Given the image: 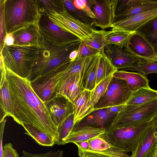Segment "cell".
Returning a JSON list of instances; mask_svg holds the SVG:
<instances>
[{
  "mask_svg": "<svg viewBox=\"0 0 157 157\" xmlns=\"http://www.w3.org/2000/svg\"><path fill=\"white\" fill-rule=\"evenodd\" d=\"M6 69L13 106V120L21 125L26 124L35 126L56 142L58 136L57 127L52 121L45 103L32 87L30 81Z\"/></svg>",
  "mask_w": 157,
  "mask_h": 157,
  "instance_id": "obj_1",
  "label": "cell"
},
{
  "mask_svg": "<svg viewBox=\"0 0 157 157\" xmlns=\"http://www.w3.org/2000/svg\"><path fill=\"white\" fill-rule=\"evenodd\" d=\"M41 14L36 0H5V34L31 24L39 23Z\"/></svg>",
  "mask_w": 157,
  "mask_h": 157,
  "instance_id": "obj_2",
  "label": "cell"
},
{
  "mask_svg": "<svg viewBox=\"0 0 157 157\" xmlns=\"http://www.w3.org/2000/svg\"><path fill=\"white\" fill-rule=\"evenodd\" d=\"M39 50V48L34 46L4 45L0 49V56L7 69L29 80L38 60Z\"/></svg>",
  "mask_w": 157,
  "mask_h": 157,
  "instance_id": "obj_3",
  "label": "cell"
},
{
  "mask_svg": "<svg viewBox=\"0 0 157 157\" xmlns=\"http://www.w3.org/2000/svg\"><path fill=\"white\" fill-rule=\"evenodd\" d=\"M81 41L62 46L52 44L44 38L39 48L38 58L33 67L29 80L32 81L69 59L71 52L78 49Z\"/></svg>",
  "mask_w": 157,
  "mask_h": 157,
  "instance_id": "obj_4",
  "label": "cell"
},
{
  "mask_svg": "<svg viewBox=\"0 0 157 157\" xmlns=\"http://www.w3.org/2000/svg\"><path fill=\"white\" fill-rule=\"evenodd\" d=\"M157 114V99L139 105H126L115 117L108 128L137 126L151 121Z\"/></svg>",
  "mask_w": 157,
  "mask_h": 157,
  "instance_id": "obj_5",
  "label": "cell"
},
{
  "mask_svg": "<svg viewBox=\"0 0 157 157\" xmlns=\"http://www.w3.org/2000/svg\"><path fill=\"white\" fill-rule=\"evenodd\" d=\"M151 123V121L136 127L110 128L106 130L105 134L115 147L127 152H133Z\"/></svg>",
  "mask_w": 157,
  "mask_h": 157,
  "instance_id": "obj_6",
  "label": "cell"
},
{
  "mask_svg": "<svg viewBox=\"0 0 157 157\" xmlns=\"http://www.w3.org/2000/svg\"><path fill=\"white\" fill-rule=\"evenodd\" d=\"M64 62L59 65L30 82L35 93L44 103L56 95L58 86L66 78Z\"/></svg>",
  "mask_w": 157,
  "mask_h": 157,
  "instance_id": "obj_7",
  "label": "cell"
},
{
  "mask_svg": "<svg viewBox=\"0 0 157 157\" xmlns=\"http://www.w3.org/2000/svg\"><path fill=\"white\" fill-rule=\"evenodd\" d=\"M133 93L125 80L113 77L105 93L94 107V110L126 105Z\"/></svg>",
  "mask_w": 157,
  "mask_h": 157,
  "instance_id": "obj_8",
  "label": "cell"
},
{
  "mask_svg": "<svg viewBox=\"0 0 157 157\" xmlns=\"http://www.w3.org/2000/svg\"><path fill=\"white\" fill-rule=\"evenodd\" d=\"M46 15L56 25L76 36L81 41L89 40L95 30L92 25L82 22L73 17L66 10L60 13H51Z\"/></svg>",
  "mask_w": 157,
  "mask_h": 157,
  "instance_id": "obj_9",
  "label": "cell"
},
{
  "mask_svg": "<svg viewBox=\"0 0 157 157\" xmlns=\"http://www.w3.org/2000/svg\"><path fill=\"white\" fill-rule=\"evenodd\" d=\"M38 25L42 36L55 45L62 46L81 41L76 36L56 25L46 15L41 14Z\"/></svg>",
  "mask_w": 157,
  "mask_h": 157,
  "instance_id": "obj_10",
  "label": "cell"
},
{
  "mask_svg": "<svg viewBox=\"0 0 157 157\" xmlns=\"http://www.w3.org/2000/svg\"><path fill=\"white\" fill-rule=\"evenodd\" d=\"M124 49L142 61L157 62L154 47L145 36L139 31L132 33Z\"/></svg>",
  "mask_w": 157,
  "mask_h": 157,
  "instance_id": "obj_11",
  "label": "cell"
},
{
  "mask_svg": "<svg viewBox=\"0 0 157 157\" xmlns=\"http://www.w3.org/2000/svg\"><path fill=\"white\" fill-rule=\"evenodd\" d=\"M96 18L93 25L102 30L111 28L114 22L119 0H89Z\"/></svg>",
  "mask_w": 157,
  "mask_h": 157,
  "instance_id": "obj_12",
  "label": "cell"
},
{
  "mask_svg": "<svg viewBox=\"0 0 157 157\" xmlns=\"http://www.w3.org/2000/svg\"><path fill=\"white\" fill-rule=\"evenodd\" d=\"M157 7V0H119L114 22Z\"/></svg>",
  "mask_w": 157,
  "mask_h": 157,
  "instance_id": "obj_13",
  "label": "cell"
},
{
  "mask_svg": "<svg viewBox=\"0 0 157 157\" xmlns=\"http://www.w3.org/2000/svg\"><path fill=\"white\" fill-rule=\"evenodd\" d=\"M45 104L52 121L57 127L73 113L72 103L63 96L56 95Z\"/></svg>",
  "mask_w": 157,
  "mask_h": 157,
  "instance_id": "obj_14",
  "label": "cell"
},
{
  "mask_svg": "<svg viewBox=\"0 0 157 157\" xmlns=\"http://www.w3.org/2000/svg\"><path fill=\"white\" fill-rule=\"evenodd\" d=\"M86 78L80 74L69 75L65 78L57 88L56 95L63 96L72 103L85 89Z\"/></svg>",
  "mask_w": 157,
  "mask_h": 157,
  "instance_id": "obj_15",
  "label": "cell"
},
{
  "mask_svg": "<svg viewBox=\"0 0 157 157\" xmlns=\"http://www.w3.org/2000/svg\"><path fill=\"white\" fill-rule=\"evenodd\" d=\"M157 17V7L113 23L112 30L134 32Z\"/></svg>",
  "mask_w": 157,
  "mask_h": 157,
  "instance_id": "obj_16",
  "label": "cell"
},
{
  "mask_svg": "<svg viewBox=\"0 0 157 157\" xmlns=\"http://www.w3.org/2000/svg\"><path fill=\"white\" fill-rule=\"evenodd\" d=\"M38 24H31L13 33L14 39L13 45L40 48L42 45L44 38L40 34Z\"/></svg>",
  "mask_w": 157,
  "mask_h": 157,
  "instance_id": "obj_17",
  "label": "cell"
},
{
  "mask_svg": "<svg viewBox=\"0 0 157 157\" xmlns=\"http://www.w3.org/2000/svg\"><path fill=\"white\" fill-rule=\"evenodd\" d=\"M104 53L112 64L118 70L129 67L142 61L118 46L108 44Z\"/></svg>",
  "mask_w": 157,
  "mask_h": 157,
  "instance_id": "obj_18",
  "label": "cell"
},
{
  "mask_svg": "<svg viewBox=\"0 0 157 157\" xmlns=\"http://www.w3.org/2000/svg\"><path fill=\"white\" fill-rule=\"evenodd\" d=\"M88 142L89 149L106 157H131L125 150L113 145L105 133L88 140Z\"/></svg>",
  "mask_w": 157,
  "mask_h": 157,
  "instance_id": "obj_19",
  "label": "cell"
},
{
  "mask_svg": "<svg viewBox=\"0 0 157 157\" xmlns=\"http://www.w3.org/2000/svg\"><path fill=\"white\" fill-rule=\"evenodd\" d=\"M157 145V134L151 121L131 157H147Z\"/></svg>",
  "mask_w": 157,
  "mask_h": 157,
  "instance_id": "obj_20",
  "label": "cell"
},
{
  "mask_svg": "<svg viewBox=\"0 0 157 157\" xmlns=\"http://www.w3.org/2000/svg\"><path fill=\"white\" fill-rule=\"evenodd\" d=\"M91 94V91L85 90L73 102L75 125L95 111L90 102Z\"/></svg>",
  "mask_w": 157,
  "mask_h": 157,
  "instance_id": "obj_21",
  "label": "cell"
},
{
  "mask_svg": "<svg viewBox=\"0 0 157 157\" xmlns=\"http://www.w3.org/2000/svg\"><path fill=\"white\" fill-rule=\"evenodd\" d=\"M113 76L125 80L133 93L142 88L150 87L147 77L141 73L118 70L113 73Z\"/></svg>",
  "mask_w": 157,
  "mask_h": 157,
  "instance_id": "obj_22",
  "label": "cell"
},
{
  "mask_svg": "<svg viewBox=\"0 0 157 157\" xmlns=\"http://www.w3.org/2000/svg\"><path fill=\"white\" fill-rule=\"evenodd\" d=\"M106 129L90 126H80L74 128L65 141V144L68 143L88 141L99 135L104 134Z\"/></svg>",
  "mask_w": 157,
  "mask_h": 157,
  "instance_id": "obj_23",
  "label": "cell"
},
{
  "mask_svg": "<svg viewBox=\"0 0 157 157\" xmlns=\"http://www.w3.org/2000/svg\"><path fill=\"white\" fill-rule=\"evenodd\" d=\"M1 123L7 116L12 117L13 106L6 78L0 86Z\"/></svg>",
  "mask_w": 157,
  "mask_h": 157,
  "instance_id": "obj_24",
  "label": "cell"
},
{
  "mask_svg": "<svg viewBox=\"0 0 157 157\" xmlns=\"http://www.w3.org/2000/svg\"><path fill=\"white\" fill-rule=\"evenodd\" d=\"M116 115L109 112L107 108L97 109L88 116L84 124L81 126H90L105 129L107 123Z\"/></svg>",
  "mask_w": 157,
  "mask_h": 157,
  "instance_id": "obj_25",
  "label": "cell"
},
{
  "mask_svg": "<svg viewBox=\"0 0 157 157\" xmlns=\"http://www.w3.org/2000/svg\"><path fill=\"white\" fill-rule=\"evenodd\" d=\"M157 99V90L142 88L133 93L126 105H139Z\"/></svg>",
  "mask_w": 157,
  "mask_h": 157,
  "instance_id": "obj_26",
  "label": "cell"
},
{
  "mask_svg": "<svg viewBox=\"0 0 157 157\" xmlns=\"http://www.w3.org/2000/svg\"><path fill=\"white\" fill-rule=\"evenodd\" d=\"M117 70L105 55L104 51H100L97 72L95 87L101 81L113 75Z\"/></svg>",
  "mask_w": 157,
  "mask_h": 157,
  "instance_id": "obj_27",
  "label": "cell"
},
{
  "mask_svg": "<svg viewBox=\"0 0 157 157\" xmlns=\"http://www.w3.org/2000/svg\"><path fill=\"white\" fill-rule=\"evenodd\" d=\"M22 126L26 132L25 133L31 136L39 145L52 146L55 144V140L51 136L35 126L26 124Z\"/></svg>",
  "mask_w": 157,
  "mask_h": 157,
  "instance_id": "obj_28",
  "label": "cell"
},
{
  "mask_svg": "<svg viewBox=\"0 0 157 157\" xmlns=\"http://www.w3.org/2000/svg\"><path fill=\"white\" fill-rule=\"evenodd\" d=\"M36 1L41 14L60 13L66 10L63 0H36Z\"/></svg>",
  "mask_w": 157,
  "mask_h": 157,
  "instance_id": "obj_29",
  "label": "cell"
},
{
  "mask_svg": "<svg viewBox=\"0 0 157 157\" xmlns=\"http://www.w3.org/2000/svg\"><path fill=\"white\" fill-rule=\"evenodd\" d=\"M75 125L74 115L72 114L67 117L57 127L58 138L55 144L63 145L72 131Z\"/></svg>",
  "mask_w": 157,
  "mask_h": 157,
  "instance_id": "obj_30",
  "label": "cell"
},
{
  "mask_svg": "<svg viewBox=\"0 0 157 157\" xmlns=\"http://www.w3.org/2000/svg\"><path fill=\"white\" fill-rule=\"evenodd\" d=\"M111 32V30L106 31L104 30H95L92 37L89 40L81 42L101 52H103L105 46L108 45L106 40V37Z\"/></svg>",
  "mask_w": 157,
  "mask_h": 157,
  "instance_id": "obj_31",
  "label": "cell"
},
{
  "mask_svg": "<svg viewBox=\"0 0 157 157\" xmlns=\"http://www.w3.org/2000/svg\"><path fill=\"white\" fill-rule=\"evenodd\" d=\"M133 32L111 30V32L106 37L108 44L118 46L122 48L126 46L130 36Z\"/></svg>",
  "mask_w": 157,
  "mask_h": 157,
  "instance_id": "obj_32",
  "label": "cell"
},
{
  "mask_svg": "<svg viewBox=\"0 0 157 157\" xmlns=\"http://www.w3.org/2000/svg\"><path fill=\"white\" fill-rule=\"evenodd\" d=\"M63 0L67 11L73 17L83 23L93 25L94 20L82 10L75 7L73 0Z\"/></svg>",
  "mask_w": 157,
  "mask_h": 157,
  "instance_id": "obj_33",
  "label": "cell"
},
{
  "mask_svg": "<svg viewBox=\"0 0 157 157\" xmlns=\"http://www.w3.org/2000/svg\"><path fill=\"white\" fill-rule=\"evenodd\" d=\"M137 31L144 34L154 48H157V17L149 21Z\"/></svg>",
  "mask_w": 157,
  "mask_h": 157,
  "instance_id": "obj_34",
  "label": "cell"
},
{
  "mask_svg": "<svg viewBox=\"0 0 157 157\" xmlns=\"http://www.w3.org/2000/svg\"><path fill=\"white\" fill-rule=\"evenodd\" d=\"M121 70L141 73L147 77L148 74L157 73V63L153 61H142L129 67Z\"/></svg>",
  "mask_w": 157,
  "mask_h": 157,
  "instance_id": "obj_35",
  "label": "cell"
},
{
  "mask_svg": "<svg viewBox=\"0 0 157 157\" xmlns=\"http://www.w3.org/2000/svg\"><path fill=\"white\" fill-rule=\"evenodd\" d=\"M111 75L101 81L91 91L90 102L94 107L100 98L104 95L113 77Z\"/></svg>",
  "mask_w": 157,
  "mask_h": 157,
  "instance_id": "obj_36",
  "label": "cell"
},
{
  "mask_svg": "<svg viewBox=\"0 0 157 157\" xmlns=\"http://www.w3.org/2000/svg\"><path fill=\"white\" fill-rule=\"evenodd\" d=\"M100 53V51L95 55L93 60L86 82L85 90L91 91L95 87L97 72Z\"/></svg>",
  "mask_w": 157,
  "mask_h": 157,
  "instance_id": "obj_37",
  "label": "cell"
},
{
  "mask_svg": "<svg viewBox=\"0 0 157 157\" xmlns=\"http://www.w3.org/2000/svg\"><path fill=\"white\" fill-rule=\"evenodd\" d=\"M73 3L75 7L82 10L94 21L96 18L91 9L89 0H73Z\"/></svg>",
  "mask_w": 157,
  "mask_h": 157,
  "instance_id": "obj_38",
  "label": "cell"
},
{
  "mask_svg": "<svg viewBox=\"0 0 157 157\" xmlns=\"http://www.w3.org/2000/svg\"><path fill=\"white\" fill-rule=\"evenodd\" d=\"M78 56L86 58L95 55L100 51L82 43L81 42L78 49Z\"/></svg>",
  "mask_w": 157,
  "mask_h": 157,
  "instance_id": "obj_39",
  "label": "cell"
},
{
  "mask_svg": "<svg viewBox=\"0 0 157 157\" xmlns=\"http://www.w3.org/2000/svg\"><path fill=\"white\" fill-rule=\"evenodd\" d=\"M5 0H0V49L2 48L3 46L4 40L5 35L4 16V6Z\"/></svg>",
  "mask_w": 157,
  "mask_h": 157,
  "instance_id": "obj_40",
  "label": "cell"
},
{
  "mask_svg": "<svg viewBox=\"0 0 157 157\" xmlns=\"http://www.w3.org/2000/svg\"><path fill=\"white\" fill-rule=\"evenodd\" d=\"M23 157H63V152L62 150L52 151L41 154H32L23 151Z\"/></svg>",
  "mask_w": 157,
  "mask_h": 157,
  "instance_id": "obj_41",
  "label": "cell"
},
{
  "mask_svg": "<svg viewBox=\"0 0 157 157\" xmlns=\"http://www.w3.org/2000/svg\"><path fill=\"white\" fill-rule=\"evenodd\" d=\"M3 149L2 157H19L17 152L13 147L12 144H6L3 146Z\"/></svg>",
  "mask_w": 157,
  "mask_h": 157,
  "instance_id": "obj_42",
  "label": "cell"
},
{
  "mask_svg": "<svg viewBox=\"0 0 157 157\" xmlns=\"http://www.w3.org/2000/svg\"><path fill=\"white\" fill-rule=\"evenodd\" d=\"M6 120L5 119L0 123V157H2L3 152L2 139L5 124Z\"/></svg>",
  "mask_w": 157,
  "mask_h": 157,
  "instance_id": "obj_43",
  "label": "cell"
},
{
  "mask_svg": "<svg viewBox=\"0 0 157 157\" xmlns=\"http://www.w3.org/2000/svg\"><path fill=\"white\" fill-rule=\"evenodd\" d=\"M0 72L1 81L0 86L3 84L4 80L6 78V67L2 57L0 56Z\"/></svg>",
  "mask_w": 157,
  "mask_h": 157,
  "instance_id": "obj_44",
  "label": "cell"
},
{
  "mask_svg": "<svg viewBox=\"0 0 157 157\" xmlns=\"http://www.w3.org/2000/svg\"><path fill=\"white\" fill-rule=\"evenodd\" d=\"M14 39L13 33L6 34L4 40V45L11 46L14 44Z\"/></svg>",
  "mask_w": 157,
  "mask_h": 157,
  "instance_id": "obj_45",
  "label": "cell"
},
{
  "mask_svg": "<svg viewBox=\"0 0 157 157\" xmlns=\"http://www.w3.org/2000/svg\"><path fill=\"white\" fill-rule=\"evenodd\" d=\"M126 105H121L112 107L107 108L108 111L117 115L119 113L124 109Z\"/></svg>",
  "mask_w": 157,
  "mask_h": 157,
  "instance_id": "obj_46",
  "label": "cell"
},
{
  "mask_svg": "<svg viewBox=\"0 0 157 157\" xmlns=\"http://www.w3.org/2000/svg\"><path fill=\"white\" fill-rule=\"evenodd\" d=\"M78 147L84 150H88L89 148V144L88 141H83L74 143Z\"/></svg>",
  "mask_w": 157,
  "mask_h": 157,
  "instance_id": "obj_47",
  "label": "cell"
},
{
  "mask_svg": "<svg viewBox=\"0 0 157 157\" xmlns=\"http://www.w3.org/2000/svg\"><path fill=\"white\" fill-rule=\"evenodd\" d=\"M81 149L83 151L86 152L87 154L89 157H105L102 155L95 153L89 149L84 150L82 149Z\"/></svg>",
  "mask_w": 157,
  "mask_h": 157,
  "instance_id": "obj_48",
  "label": "cell"
},
{
  "mask_svg": "<svg viewBox=\"0 0 157 157\" xmlns=\"http://www.w3.org/2000/svg\"><path fill=\"white\" fill-rule=\"evenodd\" d=\"M78 56V49L73 50L70 53L69 59L71 60H74L76 59Z\"/></svg>",
  "mask_w": 157,
  "mask_h": 157,
  "instance_id": "obj_49",
  "label": "cell"
},
{
  "mask_svg": "<svg viewBox=\"0 0 157 157\" xmlns=\"http://www.w3.org/2000/svg\"><path fill=\"white\" fill-rule=\"evenodd\" d=\"M147 157H157V145Z\"/></svg>",
  "mask_w": 157,
  "mask_h": 157,
  "instance_id": "obj_50",
  "label": "cell"
},
{
  "mask_svg": "<svg viewBox=\"0 0 157 157\" xmlns=\"http://www.w3.org/2000/svg\"><path fill=\"white\" fill-rule=\"evenodd\" d=\"M78 148V155L79 157H89L87 154L83 151L80 148Z\"/></svg>",
  "mask_w": 157,
  "mask_h": 157,
  "instance_id": "obj_51",
  "label": "cell"
},
{
  "mask_svg": "<svg viewBox=\"0 0 157 157\" xmlns=\"http://www.w3.org/2000/svg\"><path fill=\"white\" fill-rule=\"evenodd\" d=\"M151 121L157 134V114L152 118Z\"/></svg>",
  "mask_w": 157,
  "mask_h": 157,
  "instance_id": "obj_52",
  "label": "cell"
},
{
  "mask_svg": "<svg viewBox=\"0 0 157 157\" xmlns=\"http://www.w3.org/2000/svg\"><path fill=\"white\" fill-rule=\"evenodd\" d=\"M155 54L157 57V48H155Z\"/></svg>",
  "mask_w": 157,
  "mask_h": 157,
  "instance_id": "obj_53",
  "label": "cell"
}]
</instances>
